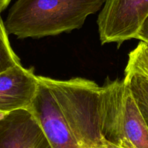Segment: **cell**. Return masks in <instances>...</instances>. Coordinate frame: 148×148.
<instances>
[{
    "label": "cell",
    "instance_id": "7a4b0ae2",
    "mask_svg": "<svg viewBox=\"0 0 148 148\" xmlns=\"http://www.w3.org/2000/svg\"><path fill=\"white\" fill-rule=\"evenodd\" d=\"M105 0H17L5 21L18 39L42 38L79 29Z\"/></svg>",
    "mask_w": 148,
    "mask_h": 148
},
{
    "label": "cell",
    "instance_id": "7c38bea8",
    "mask_svg": "<svg viewBox=\"0 0 148 148\" xmlns=\"http://www.w3.org/2000/svg\"><path fill=\"white\" fill-rule=\"evenodd\" d=\"M137 105L138 107H139V110H140L141 111V113H142V116H143L144 119H145V121H146L147 124L148 126V108H146V107L143 106V105H139V104H137Z\"/></svg>",
    "mask_w": 148,
    "mask_h": 148
},
{
    "label": "cell",
    "instance_id": "4fadbf2b",
    "mask_svg": "<svg viewBox=\"0 0 148 148\" xmlns=\"http://www.w3.org/2000/svg\"><path fill=\"white\" fill-rule=\"evenodd\" d=\"M12 0H0V13L8 8Z\"/></svg>",
    "mask_w": 148,
    "mask_h": 148
},
{
    "label": "cell",
    "instance_id": "30bf717a",
    "mask_svg": "<svg viewBox=\"0 0 148 148\" xmlns=\"http://www.w3.org/2000/svg\"><path fill=\"white\" fill-rule=\"evenodd\" d=\"M21 64L19 58L11 47L8 32L0 15V73Z\"/></svg>",
    "mask_w": 148,
    "mask_h": 148
},
{
    "label": "cell",
    "instance_id": "6da1fadb",
    "mask_svg": "<svg viewBox=\"0 0 148 148\" xmlns=\"http://www.w3.org/2000/svg\"><path fill=\"white\" fill-rule=\"evenodd\" d=\"M38 79L48 88L82 148H104L105 142L121 145L122 102L126 86L123 79H108L99 86L82 78Z\"/></svg>",
    "mask_w": 148,
    "mask_h": 148
},
{
    "label": "cell",
    "instance_id": "3957f363",
    "mask_svg": "<svg viewBox=\"0 0 148 148\" xmlns=\"http://www.w3.org/2000/svg\"><path fill=\"white\" fill-rule=\"evenodd\" d=\"M148 15V0H105L97 18L102 45L135 39Z\"/></svg>",
    "mask_w": 148,
    "mask_h": 148
},
{
    "label": "cell",
    "instance_id": "277c9868",
    "mask_svg": "<svg viewBox=\"0 0 148 148\" xmlns=\"http://www.w3.org/2000/svg\"><path fill=\"white\" fill-rule=\"evenodd\" d=\"M0 148H52L40 123L29 109L0 118Z\"/></svg>",
    "mask_w": 148,
    "mask_h": 148
},
{
    "label": "cell",
    "instance_id": "5bb4252c",
    "mask_svg": "<svg viewBox=\"0 0 148 148\" xmlns=\"http://www.w3.org/2000/svg\"><path fill=\"white\" fill-rule=\"evenodd\" d=\"M104 148H124V147L116 146V145H113V144H110L108 142H105V147H104Z\"/></svg>",
    "mask_w": 148,
    "mask_h": 148
},
{
    "label": "cell",
    "instance_id": "ba28073f",
    "mask_svg": "<svg viewBox=\"0 0 148 148\" xmlns=\"http://www.w3.org/2000/svg\"><path fill=\"white\" fill-rule=\"evenodd\" d=\"M125 73H137L148 78V44L141 41L129 55Z\"/></svg>",
    "mask_w": 148,
    "mask_h": 148
},
{
    "label": "cell",
    "instance_id": "5b68a950",
    "mask_svg": "<svg viewBox=\"0 0 148 148\" xmlns=\"http://www.w3.org/2000/svg\"><path fill=\"white\" fill-rule=\"evenodd\" d=\"M28 109L40 123L52 148H82L68 127L49 90L42 82Z\"/></svg>",
    "mask_w": 148,
    "mask_h": 148
},
{
    "label": "cell",
    "instance_id": "8fae6325",
    "mask_svg": "<svg viewBox=\"0 0 148 148\" xmlns=\"http://www.w3.org/2000/svg\"><path fill=\"white\" fill-rule=\"evenodd\" d=\"M135 39L148 44V15L142 23Z\"/></svg>",
    "mask_w": 148,
    "mask_h": 148
},
{
    "label": "cell",
    "instance_id": "52a82bcc",
    "mask_svg": "<svg viewBox=\"0 0 148 148\" xmlns=\"http://www.w3.org/2000/svg\"><path fill=\"white\" fill-rule=\"evenodd\" d=\"M126 84L122 102V144L120 147L148 148V126Z\"/></svg>",
    "mask_w": 148,
    "mask_h": 148
},
{
    "label": "cell",
    "instance_id": "8992f818",
    "mask_svg": "<svg viewBox=\"0 0 148 148\" xmlns=\"http://www.w3.org/2000/svg\"><path fill=\"white\" fill-rule=\"evenodd\" d=\"M38 76L34 68L18 65L0 73V113L28 109L39 90Z\"/></svg>",
    "mask_w": 148,
    "mask_h": 148
},
{
    "label": "cell",
    "instance_id": "9a60e30c",
    "mask_svg": "<svg viewBox=\"0 0 148 148\" xmlns=\"http://www.w3.org/2000/svg\"><path fill=\"white\" fill-rule=\"evenodd\" d=\"M2 116V113H0V118H1V116Z\"/></svg>",
    "mask_w": 148,
    "mask_h": 148
},
{
    "label": "cell",
    "instance_id": "9c48e42d",
    "mask_svg": "<svg viewBox=\"0 0 148 148\" xmlns=\"http://www.w3.org/2000/svg\"><path fill=\"white\" fill-rule=\"evenodd\" d=\"M123 79L136 103L148 108V78L137 73H125Z\"/></svg>",
    "mask_w": 148,
    "mask_h": 148
}]
</instances>
